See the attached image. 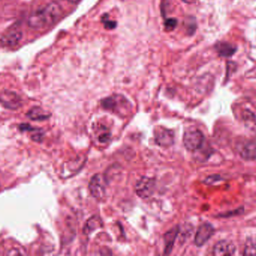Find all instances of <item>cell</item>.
Segmentation results:
<instances>
[{"mask_svg":"<svg viewBox=\"0 0 256 256\" xmlns=\"http://www.w3.org/2000/svg\"><path fill=\"white\" fill-rule=\"evenodd\" d=\"M106 182L102 174H96L90 183V190L93 197L99 199L104 196Z\"/></svg>","mask_w":256,"mask_h":256,"instance_id":"9","label":"cell"},{"mask_svg":"<svg viewBox=\"0 0 256 256\" xmlns=\"http://www.w3.org/2000/svg\"><path fill=\"white\" fill-rule=\"evenodd\" d=\"M102 225H103V223H102L100 218L98 216H94L87 221L86 224L84 227V234H91L92 231H96L98 228L102 227Z\"/></svg>","mask_w":256,"mask_h":256,"instance_id":"15","label":"cell"},{"mask_svg":"<svg viewBox=\"0 0 256 256\" xmlns=\"http://www.w3.org/2000/svg\"><path fill=\"white\" fill-rule=\"evenodd\" d=\"M22 32L18 30H12L3 35L0 42L3 47H6V48L14 47L19 43L20 41L22 39Z\"/></svg>","mask_w":256,"mask_h":256,"instance_id":"11","label":"cell"},{"mask_svg":"<svg viewBox=\"0 0 256 256\" xmlns=\"http://www.w3.org/2000/svg\"><path fill=\"white\" fill-rule=\"evenodd\" d=\"M214 234V228L212 224L208 222L202 224L198 228L195 237V244L197 246H202L206 244L210 237Z\"/></svg>","mask_w":256,"mask_h":256,"instance_id":"8","label":"cell"},{"mask_svg":"<svg viewBox=\"0 0 256 256\" xmlns=\"http://www.w3.org/2000/svg\"><path fill=\"white\" fill-rule=\"evenodd\" d=\"M66 1L69 2L70 3H79L80 0H66Z\"/></svg>","mask_w":256,"mask_h":256,"instance_id":"21","label":"cell"},{"mask_svg":"<svg viewBox=\"0 0 256 256\" xmlns=\"http://www.w3.org/2000/svg\"><path fill=\"white\" fill-rule=\"evenodd\" d=\"M178 228L174 227L172 229L168 231L166 234L164 235V240H165V254L168 255L171 253L172 249L173 246H174V240H176V237L178 234Z\"/></svg>","mask_w":256,"mask_h":256,"instance_id":"13","label":"cell"},{"mask_svg":"<svg viewBox=\"0 0 256 256\" xmlns=\"http://www.w3.org/2000/svg\"><path fill=\"white\" fill-rule=\"evenodd\" d=\"M0 102L10 110H16L22 105V99L14 92L6 90L0 94Z\"/></svg>","mask_w":256,"mask_h":256,"instance_id":"7","label":"cell"},{"mask_svg":"<svg viewBox=\"0 0 256 256\" xmlns=\"http://www.w3.org/2000/svg\"><path fill=\"white\" fill-rule=\"evenodd\" d=\"M27 116L31 120L40 121V120H44L49 118L50 114L46 112L40 107H34L28 111V112L27 113Z\"/></svg>","mask_w":256,"mask_h":256,"instance_id":"14","label":"cell"},{"mask_svg":"<svg viewBox=\"0 0 256 256\" xmlns=\"http://www.w3.org/2000/svg\"><path fill=\"white\" fill-rule=\"evenodd\" d=\"M184 3H188V4H194V3H196L198 0H182Z\"/></svg>","mask_w":256,"mask_h":256,"instance_id":"20","label":"cell"},{"mask_svg":"<svg viewBox=\"0 0 256 256\" xmlns=\"http://www.w3.org/2000/svg\"><path fill=\"white\" fill-rule=\"evenodd\" d=\"M244 254V255H256V245L255 243H248L246 247H245Z\"/></svg>","mask_w":256,"mask_h":256,"instance_id":"18","label":"cell"},{"mask_svg":"<svg viewBox=\"0 0 256 256\" xmlns=\"http://www.w3.org/2000/svg\"><path fill=\"white\" fill-rule=\"evenodd\" d=\"M220 180V177H218L216 175L210 176V177H208L206 179V183H208V184H212V183H214V182Z\"/></svg>","mask_w":256,"mask_h":256,"instance_id":"19","label":"cell"},{"mask_svg":"<svg viewBox=\"0 0 256 256\" xmlns=\"http://www.w3.org/2000/svg\"><path fill=\"white\" fill-rule=\"evenodd\" d=\"M215 48L219 55L224 57H232L237 51V48L234 45L227 42H218L215 45Z\"/></svg>","mask_w":256,"mask_h":256,"instance_id":"12","label":"cell"},{"mask_svg":"<svg viewBox=\"0 0 256 256\" xmlns=\"http://www.w3.org/2000/svg\"><path fill=\"white\" fill-rule=\"evenodd\" d=\"M63 14L61 5L57 2H52L43 9L32 14L28 20V27L38 30L43 28L58 21Z\"/></svg>","mask_w":256,"mask_h":256,"instance_id":"1","label":"cell"},{"mask_svg":"<svg viewBox=\"0 0 256 256\" xmlns=\"http://www.w3.org/2000/svg\"><path fill=\"white\" fill-rule=\"evenodd\" d=\"M204 141V135L198 129H189L184 135V145L189 151H196L201 148Z\"/></svg>","mask_w":256,"mask_h":256,"instance_id":"2","label":"cell"},{"mask_svg":"<svg viewBox=\"0 0 256 256\" xmlns=\"http://www.w3.org/2000/svg\"><path fill=\"white\" fill-rule=\"evenodd\" d=\"M102 105L104 109L116 113H122L129 106V102L122 95H114L109 96L102 101Z\"/></svg>","mask_w":256,"mask_h":256,"instance_id":"3","label":"cell"},{"mask_svg":"<svg viewBox=\"0 0 256 256\" xmlns=\"http://www.w3.org/2000/svg\"><path fill=\"white\" fill-rule=\"evenodd\" d=\"M154 139L155 142L160 147H170L174 144V132L172 130H170V129L159 126L155 129Z\"/></svg>","mask_w":256,"mask_h":256,"instance_id":"6","label":"cell"},{"mask_svg":"<svg viewBox=\"0 0 256 256\" xmlns=\"http://www.w3.org/2000/svg\"><path fill=\"white\" fill-rule=\"evenodd\" d=\"M236 252L234 243L228 240H220L214 246L213 254L214 255H233Z\"/></svg>","mask_w":256,"mask_h":256,"instance_id":"10","label":"cell"},{"mask_svg":"<svg viewBox=\"0 0 256 256\" xmlns=\"http://www.w3.org/2000/svg\"><path fill=\"white\" fill-rule=\"evenodd\" d=\"M102 22L104 23V26L106 30H114L116 27V22L110 21L108 18V15H104L102 17Z\"/></svg>","mask_w":256,"mask_h":256,"instance_id":"16","label":"cell"},{"mask_svg":"<svg viewBox=\"0 0 256 256\" xmlns=\"http://www.w3.org/2000/svg\"><path fill=\"white\" fill-rule=\"evenodd\" d=\"M236 150L240 157L245 160L256 159V143L250 140L244 139L236 144Z\"/></svg>","mask_w":256,"mask_h":256,"instance_id":"5","label":"cell"},{"mask_svg":"<svg viewBox=\"0 0 256 256\" xmlns=\"http://www.w3.org/2000/svg\"><path fill=\"white\" fill-rule=\"evenodd\" d=\"M177 24L178 21L176 18H168V19L166 20L165 23H164L166 30L172 31L176 28Z\"/></svg>","mask_w":256,"mask_h":256,"instance_id":"17","label":"cell"},{"mask_svg":"<svg viewBox=\"0 0 256 256\" xmlns=\"http://www.w3.org/2000/svg\"><path fill=\"white\" fill-rule=\"evenodd\" d=\"M156 187L154 179L142 177L135 186L136 193L142 198H148L153 195Z\"/></svg>","mask_w":256,"mask_h":256,"instance_id":"4","label":"cell"}]
</instances>
